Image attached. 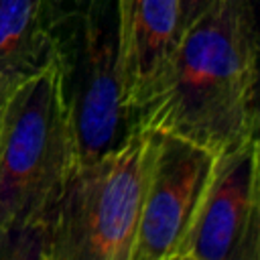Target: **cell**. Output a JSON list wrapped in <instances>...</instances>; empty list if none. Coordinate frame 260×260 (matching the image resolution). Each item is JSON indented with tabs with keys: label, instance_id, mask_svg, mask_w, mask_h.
<instances>
[{
	"label": "cell",
	"instance_id": "9c48e42d",
	"mask_svg": "<svg viewBox=\"0 0 260 260\" xmlns=\"http://www.w3.org/2000/svg\"><path fill=\"white\" fill-rule=\"evenodd\" d=\"M213 0H179V35L195 22L209 6Z\"/></svg>",
	"mask_w": 260,
	"mask_h": 260
},
{
	"label": "cell",
	"instance_id": "5b68a950",
	"mask_svg": "<svg viewBox=\"0 0 260 260\" xmlns=\"http://www.w3.org/2000/svg\"><path fill=\"white\" fill-rule=\"evenodd\" d=\"M171 260H260L258 136L213 154L203 191Z\"/></svg>",
	"mask_w": 260,
	"mask_h": 260
},
{
	"label": "cell",
	"instance_id": "6da1fadb",
	"mask_svg": "<svg viewBox=\"0 0 260 260\" xmlns=\"http://www.w3.org/2000/svg\"><path fill=\"white\" fill-rule=\"evenodd\" d=\"M130 126L217 154L258 136V35L252 0H213L177 39L130 112Z\"/></svg>",
	"mask_w": 260,
	"mask_h": 260
},
{
	"label": "cell",
	"instance_id": "30bf717a",
	"mask_svg": "<svg viewBox=\"0 0 260 260\" xmlns=\"http://www.w3.org/2000/svg\"><path fill=\"white\" fill-rule=\"evenodd\" d=\"M10 95V93H8ZM8 95H0V130H2V120H4V108H6V100Z\"/></svg>",
	"mask_w": 260,
	"mask_h": 260
},
{
	"label": "cell",
	"instance_id": "277c9868",
	"mask_svg": "<svg viewBox=\"0 0 260 260\" xmlns=\"http://www.w3.org/2000/svg\"><path fill=\"white\" fill-rule=\"evenodd\" d=\"M65 51L77 169L114 148L132 128L122 106L114 0H87Z\"/></svg>",
	"mask_w": 260,
	"mask_h": 260
},
{
	"label": "cell",
	"instance_id": "ba28073f",
	"mask_svg": "<svg viewBox=\"0 0 260 260\" xmlns=\"http://www.w3.org/2000/svg\"><path fill=\"white\" fill-rule=\"evenodd\" d=\"M55 0H0V95L41 69L61 43Z\"/></svg>",
	"mask_w": 260,
	"mask_h": 260
},
{
	"label": "cell",
	"instance_id": "3957f363",
	"mask_svg": "<svg viewBox=\"0 0 260 260\" xmlns=\"http://www.w3.org/2000/svg\"><path fill=\"white\" fill-rule=\"evenodd\" d=\"M146 158L148 130L132 126L114 148L71 173L55 209L49 260H130Z\"/></svg>",
	"mask_w": 260,
	"mask_h": 260
},
{
	"label": "cell",
	"instance_id": "7a4b0ae2",
	"mask_svg": "<svg viewBox=\"0 0 260 260\" xmlns=\"http://www.w3.org/2000/svg\"><path fill=\"white\" fill-rule=\"evenodd\" d=\"M75 171L65 41L8 95L0 130V258H47Z\"/></svg>",
	"mask_w": 260,
	"mask_h": 260
},
{
	"label": "cell",
	"instance_id": "8992f818",
	"mask_svg": "<svg viewBox=\"0 0 260 260\" xmlns=\"http://www.w3.org/2000/svg\"><path fill=\"white\" fill-rule=\"evenodd\" d=\"M213 152L148 130L146 181L130 260H171L207 181Z\"/></svg>",
	"mask_w": 260,
	"mask_h": 260
},
{
	"label": "cell",
	"instance_id": "52a82bcc",
	"mask_svg": "<svg viewBox=\"0 0 260 260\" xmlns=\"http://www.w3.org/2000/svg\"><path fill=\"white\" fill-rule=\"evenodd\" d=\"M122 106L130 112L179 39V0H114Z\"/></svg>",
	"mask_w": 260,
	"mask_h": 260
}]
</instances>
